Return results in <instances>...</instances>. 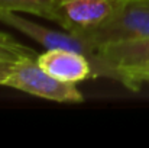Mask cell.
Masks as SVG:
<instances>
[{"label":"cell","mask_w":149,"mask_h":148,"mask_svg":"<svg viewBox=\"0 0 149 148\" xmlns=\"http://www.w3.org/2000/svg\"><path fill=\"white\" fill-rule=\"evenodd\" d=\"M1 86L59 103H81L84 100L75 83H67L52 77L38 65L35 58L15 62Z\"/></svg>","instance_id":"7a4b0ae2"},{"label":"cell","mask_w":149,"mask_h":148,"mask_svg":"<svg viewBox=\"0 0 149 148\" xmlns=\"http://www.w3.org/2000/svg\"><path fill=\"white\" fill-rule=\"evenodd\" d=\"M123 0H54L51 20L64 31L87 39L120 7Z\"/></svg>","instance_id":"3957f363"},{"label":"cell","mask_w":149,"mask_h":148,"mask_svg":"<svg viewBox=\"0 0 149 148\" xmlns=\"http://www.w3.org/2000/svg\"><path fill=\"white\" fill-rule=\"evenodd\" d=\"M0 20L3 23L17 29L19 32L28 35L29 38H32L33 41H36L38 44H41L47 49H71V51H77V52L87 55L90 60L93 58V55L96 52V48L87 39H84L81 36H77L74 34L67 32V31L65 32H56V31L48 29V28H45L39 23H35L32 20L20 18L15 12H10V10H0Z\"/></svg>","instance_id":"5b68a950"},{"label":"cell","mask_w":149,"mask_h":148,"mask_svg":"<svg viewBox=\"0 0 149 148\" xmlns=\"http://www.w3.org/2000/svg\"><path fill=\"white\" fill-rule=\"evenodd\" d=\"M146 83H149V77H148V79H146Z\"/></svg>","instance_id":"30bf717a"},{"label":"cell","mask_w":149,"mask_h":148,"mask_svg":"<svg viewBox=\"0 0 149 148\" xmlns=\"http://www.w3.org/2000/svg\"><path fill=\"white\" fill-rule=\"evenodd\" d=\"M149 38V0H123L116 13L87 41L97 48L100 45Z\"/></svg>","instance_id":"277c9868"},{"label":"cell","mask_w":149,"mask_h":148,"mask_svg":"<svg viewBox=\"0 0 149 148\" xmlns=\"http://www.w3.org/2000/svg\"><path fill=\"white\" fill-rule=\"evenodd\" d=\"M54 0H0V10L25 12L51 20Z\"/></svg>","instance_id":"52a82bcc"},{"label":"cell","mask_w":149,"mask_h":148,"mask_svg":"<svg viewBox=\"0 0 149 148\" xmlns=\"http://www.w3.org/2000/svg\"><path fill=\"white\" fill-rule=\"evenodd\" d=\"M93 76H104L138 92L149 77V38L104 44L96 48Z\"/></svg>","instance_id":"6da1fadb"},{"label":"cell","mask_w":149,"mask_h":148,"mask_svg":"<svg viewBox=\"0 0 149 148\" xmlns=\"http://www.w3.org/2000/svg\"><path fill=\"white\" fill-rule=\"evenodd\" d=\"M12 67L13 64L12 62H4V61H0V84L3 83V80L10 74L12 71Z\"/></svg>","instance_id":"9c48e42d"},{"label":"cell","mask_w":149,"mask_h":148,"mask_svg":"<svg viewBox=\"0 0 149 148\" xmlns=\"http://www.w3.org/2000/svg\"><path fill=\"white\" fill-rule=\"evenodd\" d=\"M38 65L52 77L67 81L78 83L93 76V65L87 55L64 48H51L36 58Z\"/></svg>","instance_id":"8992f818"},{"label":"cell","mask_w":149,"mask_h":148,"mask_svg":"<svg viewBox=\"0 0 149 148\" xmlns=\"http://www.w3.org/2000/svg\"><path fill=\"white\" fill-rule=\"evenodd\" d=\"M28 58H38V54L29 47H25L19 41L13 39L10 35L0 32V61L4 62H17Z\"/></svg>","instance_id":"ba28073f"}]
</instances>
